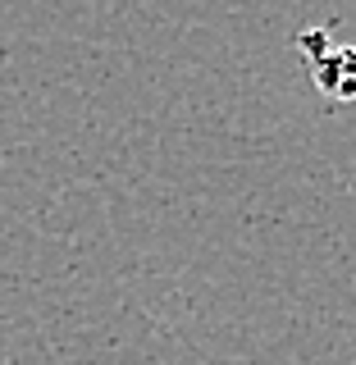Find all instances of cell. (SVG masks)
<instances>
[{
  "instance_id": "obj_1",
  "label": "cell",
  "mask_w": 356,
  "mask_h": 365,
  "mask_svg": "<svg viewBox=\"0 0 356 365\" xmlns=\"http://www.w3.org/2000/svg\"><path fill=\"white\" fill-rule=\"evenodd\" d=\"M297 46L311 55V78L329 101H356V46H334L329 32H302Z\"/></svg>"
}]
</instances>
